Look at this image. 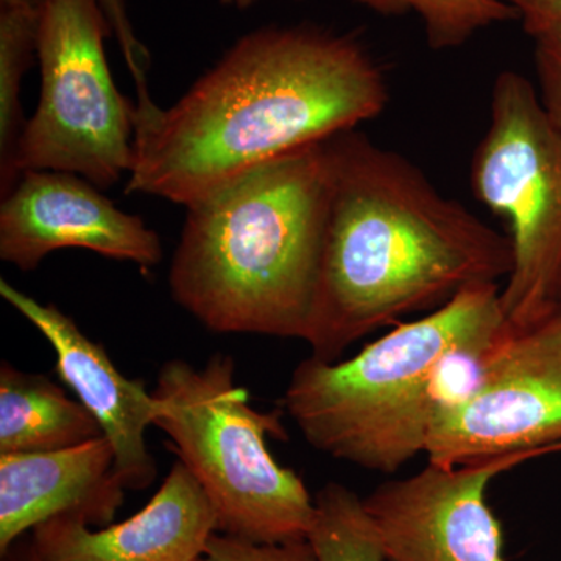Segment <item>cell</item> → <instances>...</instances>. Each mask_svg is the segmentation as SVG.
<instances>
[{"label": "cell", "instance_id": "277c9868", "mask_svg": "<svg viewBox=\"0 0 561 561\" xmlns=\"http://www.w3.org/2000/svg\"><path fill=\"white\" fill-rule=\"evenodd\" d=\"M505 328L500 284L470 287L351 359L301 360L283 411L317 451L391 474L426 453L446 370L459 360L474 365Z\"/></svg>", "mask_w": 561, "mask_h": 561}, {"label": "cell", "instance_id": "8992f818", "mask_svg": "<svg viewBox=\"0 0 561 561\" xmlns=\"http://www.w3.org/2000/svg\"><path fill=\"white\" fill-rule=\"evenodd\" d=\"M470 180L476 198L507 221L513 267L502 312L508 330H527L561 308V130L515 70L494 80Z\"/></svg>", "mask_w": 561, "mask_h": 561}, {"label": "cell", "instance_id": "6da1fadb", "mask_svg": "<svg viewBox=\"0 0 561 561\" xmlns=\"http://www.w3.org/2000/svg\"><path fill=\"white\" fill-rule=\"evenodd\" d=\"M381 62L354 33H247L169 106L135 113L127 194L190 206L251 169L356 130L389 103Z\"/></svg>", "mask_w": 561, "mask_h": 561}, {"label": "cell", "instance_id": "2e32d148", "mask_svg": "<svg viewBox=\"0 0 561 561\" xmlns=\"http://www.w3.org/2000/svg\"><path fill=\"white\" fill-rule=\"evenodd\" d=\"M313 502L308 541L317 561H387L364 497L342 483L328 482Z\"/></svg>", "mask_w": 561, "mask_h": 561}, {"label": "cell", "instance_id": "30bf717a", "mask_svg": "<svg viewBox=\"0 0 561 561\" xmlns=\"http://www.w3.org/2000/svg\"><path fill=\"white\" fill-rule=\"evenodd\" d=\"M65 249L90 250L140 268L164 257L158 232L117 208L91 181L68 172L22 173L0 205V260L32 272Z\"/></svg>", "mask_w": 561, "mask_h": 561}, {"label": "cell", "instance_id": "ffe728a7", "mask_svg": "<svg viewBox=\"0 0 561 561\" xmlns=\"http://www.w3.org/2000/svg\"><path fill=\"white\" fill-rule=\"evenodd\" d=\"M535 68L542 108L561 130V36L535 41Z\"/></svg>", "mask_w": 561, "mask_h": 561}, {"label": "cell", "instance_id": "ba28073f", "mask_svg": "<svg viewBox=\"0 0 561 561\" xmlns=\"http://www.w3.org/2000/svg\"><path fill=\"white\" fill-rule=\"evenodd\" d=\"M472 375L435 413L424 453L430 463L457 468L534 449L561 451V309L527 330L505 328Z\"/></svg>", "mask_w": 561, "mask_h": 561}, {"label": "cell", "instance_id": "52a82bcc", "mask_svg": "<svg viewBox=\"0 0 561 561\" xmlns=\"http://www.w3.org/2000/svg\"><path fill=\"white\" fill-rule=\"evenodd\" d=\"M108 36L101 0H44L39 102L18 147V176L68 172L105 191L130 173L136 105L114 84Z\"/></svg>", "mask_w": 561, "mask_h": 561}, {"label": "cell", "instance_id": "d4e9b609", "mask_svg": "<svg viewBox=\"0 0 561 561\" xmlns=\"http://www.w3.org/2000/svg\"><path fill=\"white\" fill-rule=\"evenodd\" d=\"M561 309V308H560Z\"/></svg>", "mask_w": 561, "mask_h": 561}, {"label": "cell", "instance_id": "7c38bea8", "mask_svg": "<svg viewBox=\"0 0 561 561\" xmlns=\"http://www.w3.org/2000/svg\"><path fill=\"white\" fill-rule=\"evenodd\" d=\"M216 531L213 504L186 465L176 460L149 504L131 518L91 527L57 516L27 538L41 561H194Z\"/></svg>", "mask_w": 561, "mask_h": 561}, {"label": "cell", "instance_id": "7402d4cb", "mask_svg": "<svg viewBox=\"0 0 561 561\" xmlns=\"http://www.w3.org/2000/svg\"><path fill=\"white\" fill-rule=\"evenodd\" d=\"M0 561H41L38 556L33 552L31 541H28L27 535L21 538L20 541L14 542L13 546L0 556Z\"/></svg>", "mask_w": 561, "mask_h": 561}, {"label": "cell", "instance_id": "9a60e30c", "mask_svg": "<svg viewBox=\"0 0 561 561\" xmlns=\"http://www.w3.org/2000/svg\"><path fill=\"white\" fill-rule=\"evenodd\" d=\"M41 7L0 2V197L13 190L14 161L27 119L22 108V84L38 58Z\"/></svg>", "mask_w": 561, "mask_h": 561}, {"label": "cell", "instance_id": "603a6c76", "mask_svg": "<svg viewBox=\"0 0 561 561\" xmlns=\"http://www.w3.org/2000/svg\"><path fill=\"white\" fill-rule=\"evenodd\" d=\"M221 5L225 7H234L238 10H247L250 7H253L254 3L260 2V0H219ZM294 2H301V0H294Z\"/></svg>", "mask_w": 561, "mask_h": 561}, {"label": "cell", "instance_id": "5b68a950", "mask_svg": "<svg viewBox=\"0 0 561 561\" xmlns=\"http://www.w3.org/2000/svg\"><path fill=\"white\" fill-rule=\"evenodd\" d=\"M154 427L201 483L217 531L275 545L308 540L316 502L297 472L280 467L267 438H286L283 409L262 412L236 383V362L216 353L203 367L165 362L153 391Z\"/></svg>", "mask_w": 561, "mask_h": 561}, {"label": "cell", "instance_id": "3957f363", "mask_svg": "<svg viewBox=\"0 0 561 561\" xmlns=\"http://www.w3.org/2000/svg\"><path fill=\"white\" fill-rule=\"evenodd\" d=\"M328 140L264 162L186 208L169 290L206 330L305 342L330 203Z\"/></svg>", "mask_w": 561, "mask_h": 561}, {"label": "cell", "instance_id": "7a4b0ae2", "mask_svg": "<svg viewBox=\"0 0 561 561\" xmlns=\"http://www.w3.org/2000/svg\"><path fill=\"white\" fill-rule=\"evenodd\" d=\"M328 146L330 203L305 339L311 356L339 360L404 316L511 275L508 236L440 194L408 158L356 130Z\"/></svg>", "mask_w": 561, "mask_h": 561}, {"label": "cell", "instance_id": "4fadbf2b", "mask_svg": "<svg viewBox=\"0 0 561 561\" xmlns=\"http://www.w3.org/2000/svg\"><path fill=\"white\" fill-rule=\"evenodd\" d=\"M125 491L105 437L61 451L0 454V556L57 516L113 524Z\"/></svg>", "mask_w": 561, "mask_h": 561}, {"label": "cell", "instance_id": "8fae6325", "mask_svg": "<svg viewBox=\"0 0 561 561\" xmlns=\"http://www.w3.org/2000/svg\"><path fill=\"white\" fill-rule=\"evenodd\" d=\"M0 295L50 343L58 378L101 426L125 490L153 485L158 467L146 435L157 420L158 402L146 383L122 375L105 348L91 341L58 306L43 305L3 278Z\"/></svg>", "mask_w": 561, "mask_h": 561}, {"label": "cell", "instance_id": "9c48e42d", "mask_svg": "<svg viewBox=\"0 0 561 561\" xmlns=\"http://www.w3.org/2000/svg\"><path fill=\"white\" fill-rule=\"evenodd\" d=\"M552 449L508 454L457 468L427 463L364 497L387 561H504L500 522L486 504L490 482Z\"/></svg>", "mask_w": 561, "mask_h": 561}, {"label": "cell", "instance_id": "44dd1931", "mask_svg": "<svg viewBox=\"0 0 561 561\" xmlns=\"http://www.w3.org/2000/svg\"><path fill=\"white\" fill-rule=\"evenodd\" d=\"M518 14L524 32L535 41L561 36V0H502Z\"/></svg>", "mask_w": 561, "mask_h": 561}, {"label": "cell", "instance_id": "cb8c5ba5", "mask_svg": "<svg viewBox=\"0 0 561 561\" xmlns=\"http://www.w3.org/2000/svg\"><path fill=\"white\" fill-rule=\"evenodd\" d=\"M0 2H25L32 3V5L43 7L44 0H0Z\"/></svg>", "mask_w": 561, "mask_h": 561}, {"label": "cell", "instance_id": "ac0fdd59", "mask_svg": "<svg viewBox=\"0 0 561 561\" xmlns=\"http://www.w3.org/2000/svg\"><path fill=\"white\" fill-rule=\"evenodd\" d=\"M194 561H317L308 540L261 545L216 534L210 537L205 552Z\"/></svg>", "mask_w": 561, "mask_h": 561}, {"label": "cell", "instance_id": "d6986e66", "mask_svg": "<svg viewBox=\"0 0 561 561\" xmlns=\"http://www.w3.org/2000/svg\"><path fill=\"white\" fill-rule=\"evenodd\" d=\"M101 3L106 20L110 22L111 31H113V36L119 44L122 57L127 62L128 70H130L133 80H135L138 102H150L149 88H147L149 87L147 73H149L150 68V54L136 35L130 14H128L127 3H125V0H101Z\"/></svg>", "mask_w": 561, "mask_h": 561}, {"label": "cell", "instance_id": "5bb4252c", "mask_svg": "<svg viewBox=\"0 0 561 561\" xmlns=\"http://www.w3.org/2000/svg\"><path fill=\"white\" fill-rule=\"evenodd\" d=\"M103 437L79 400L39 373L0 365V454L51 453Z\"/></svg>", "mask_w": 561, "mask_h": 561}, {"label": "cell", "instance_id": "e0dca14e", "mask_svg": "<svg viewBox=\"0 0 561 561\" xmlns=\"http://www.w3.org/2000/svg\"><path fill=\"white\" fill-rule=\"evenodd\" d=\"M357 5L382 14L401 16L415 13L421 18L432 50L463 46L476 33L518 20L516 11L502 0H351Z\"/></svg>", "mask_w": 561, "mask_h": 561}]
</instances>
